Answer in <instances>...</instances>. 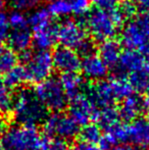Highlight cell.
<instances>
[{
    "instance_id": "obj_34",
    "label": "cell",
    "mask_w": 149,
    "mask_h": 150,
    "mask_svg": "<svg viewBox=\"0 0 149 150\" xmlns=\"http://www.w3.org/2000/svg\"><path fill=\"white\" fill-rule=\"evenodd\" d=\"M119 9H121V13L124 14L125 18H130L136 14L137 5L134 4L132 1H130V0H126V1L119 6Z\"/></svg>"
},
{
    "instance_id": "obj_44",
    "label": "cell",
    "mask_w": 149,
    "mask_h": 150,
    "mask_svg": "<svg viewBox=\"0 0 149 150\" xmlns=\"http://www.w3.org/2000/svg\"><path fill=\"white\" fill-rule=\"evenodd\" d=\"M4 7V0H0V11H2V8Z\"/></svg>"
},
{
    "instance_id": "obj_46",
    "label": "cell",
    "mask_w": 149,
    "mask_h": 150,
    "mask_svg": "<svg viewBox=\"0 0 149 150\" xmlns=\"http://www.w3.org/2000/svg\"><path fill=\"white\" fill-rule=\"evenodd\" d=\"M1 84H3V82H2L1 80H0V85H1Z\"/></svg>"
},
{
    "instance_id": "obj_5",
    "label": "cell",
    "mask_w": 149,
    "mask_h": 150,
    "mask_svg": "<svg viewBox=\"0 0 149 150\" xmlns=\"http://www.w3.org/2000/svg\"><path fill=\"white\" fill-rule=\"evenodd\" d=\"M33 92L44 107L52 112H60L68 105V97L64 92L59 79L48 78L45 81L38 83Z\"/></svg>"
},
{
    "instance_id": "obj_1",
    "label": "cell",
    "mask_w": 149,
    "mask_h": 150,
    "mask_svg": "<svg viewBox=\"0 0 149 150\" xmlns=\"http://www.w3.org/2000/svg\"><path fill=\"white\" fill-rule=\"evenodd\" d=\"M125 20L119 7H96L88 12L84 27L94 40L103 42L113 39L123 27Z\"/></svg>"
},
{
    "instance_id": "obj_36",
    "label": "cell",
    "mask_w": 149,
    "mask_h": 150,
    "mask_svg": "<svg viewBox=\"0 0 149 150\" xmlns=\"http://www.w3.org/2000/svg\"><path fill=\"white\" fill-rule=\"evenodd\" d=\"M117 0H90V2L95 4L97 7L101 8H109L113 7Z\"/></svg>"
},
{
    "instance_id": "obj_13",
    "label": "cell",
    "mask_w": 149,
    "mask_h": 150,
    "mask_svg": "<svg viewBox=\"0 0 149 150\" xmlns=\"http://www.w3.org/2000/svg\"><path fill=\"white\" fill-rule=\"evenodd\" d=\"M128 130L129 142L140 147L149 146V120L138 117L128 125Z\"/></svg>"
},
{
    "instance_id": "obj_40",
    "label": "cell",
    "mask_w": 149,
    "mask_h": 150,
    "mask_svg": "<svg viewBox=\"0 0 149 150\" xmlns=\"http://www.w3.org/2000/svg\"><path fill=\"white\" fill-rule=\"evenodd\" d=\"M5 131H6V122L2 117V115H0V137L3 136Z\"/></svg>"
},
{
    "instance_id": "obj_6",
    "label": "cell",
    "mask_w": 149,
    "mask_h": 150,
    "mask_svg": "<svg viewBox=\"0 0 149 150\" xmlns=\"http://www.w3.org/2000/svg\"><path fill=\"white\" fill-rule=\"evenodd\" d=\"M4 150H33L40 145L41 136L35 126H13L2 136Z\"/></svg>"
},
{
    "instance_id": "obj_28",
    "label": "cell",
    "mask_w": 149,
    "mask_h": 150,
    "mask_svg": "<svg viewBox=\"0 0 149 150\" xmlns=\"http://www.w3.org/2000/svg\"><path fill=\"white\" fill-rule=\"evenodd\" d=\"M42 145L46 147L48 150H68V140H64L58 137H48L41 138Z\"/></svg>"
},
{
    "instance_id": "obj_38",
    "label": "cell",
    "mask_w": 149,
    "mask_h": 150,
    "mask_svg": "<svg viewBox=\"0 0 149 150\" xmlns=\"http://www.w3.org/2000/svg\"><path fill=\"white\" fill-rule=\"evenodd\" d=\"M112 150H141L139 147L133 146L130 144H121L119 146H115Z\"/></svg>"
},
{
    "instance_id": "obj_10",
    "label": "cell",
    "mask_w": 149,
    "mask_h": 150,
    "mask_svg": "<svg viewBox=\"0 0 149 150\" xmlns=\"http://www.w3.org/2000/svg\"><path fill=\"white\" fill-rule=\"evenodd\" d=\"M53 64L60 73H78L81 69V55L72 48L59 46L52 53Z\"/></svg>"
},
{
    "instance_id": "obj_32",
    "label": "cell",
    "mask_w": 149,
    "mask_h": 150,
    "mask_svg": "<svg viewBox=\"0 0 149 150\" xmlns=\"http://www.w3.org/2000/svg\"><path fill=\"white\" fill-rule=\"evenodd\" d=\"M134 20L137 22L138 26L140 27L144 37L149 43V11H144L141 14L136 16Z\"/></svg>"
},
{
    "instance_id": "obj_27",
    "label": "cell",
    "mask_w": 149,
    "mask_h": 150,
    "mask_svg": "<svg viewBox=\"0 0 149 150\" xmlns=\"http://www.w3.org/2000/svg\"><path fill=\"white\" fill-rule=\"evenodd\" d=\"M106 134L110 135L117 143H125L129 142V130H128V125H124L119 122L117 125L113 126L112 128L105 131Z\"/></svg>"
},
{
    "instance_id": "obj_20",
    "label": "cell",
    "mask_w": 149,
    "mask_h": 150,
    "mask_svg": "<svg viewBox=\"0 0 149 150\" xmlns=\"http://www.w3.org/2000/svg\"><path fill=\"white\" fill-rule=\"evenodd\" d=\"M3 82L8 88H16L27 83L28 77L24 65H16L13 69L6 73Z\"/></svg>"
},
{
    "instance_id": "obj_41",
    "label": "cell",
    "mask_w": 149,
    "mask_h": 150,
    "mask_svg": "<svg viewBox=\"0 0 149 150\" xmlns=\"http://www.w3.org/2000/svg\"><path fill=\"white\" fill-rule=\"evenodd\" d=\"M143 111L149 119V95L143 100Z\"/></svg>"
},
{
    "instance_id": "obj_42",
    "label": "cell",
    "mask_w": 149,
    "mask_h": 150,
    "mask_svg": "<svg viewBox=\"0 0 149 150\" xmlns=\"http://www.w3.org/2000/svg\"><path fill=\"white\" fill-rule=\"evenodd\" d=\"M144 69L149 74V55L145 56V67H144Z\"/></svg>"
},
{
    "instance_id": "obj_2",
    "label": "cell",
    "mask_w": 149,
    "mask_h": 150,
    "mask_svg": "<svg viewBox=\"0 0 149 150\" xmlns=\"http://www.w3.org/2000/svg\"><path fill=\"white\" fill-rule=\"evenodd\" d=\"M133 87L129 80L117 77L108 80L96 82L89 88L88 97L97 107L112 106L117 101H123L134 94Z\"/></svg>"
},
{
    "instance_id": "obj_22",
    "label": "cell",
    "mask_w": 149,
    "mask_h": 150,
    "mask_svg": "<svg viewBox=\"0 0 149 150\" xmlns=\"http://www.w3.org/2000/svg\"><path fill=\"white\" fill-rule=\"evenodd\" d=\"M18 63V56L12 49L0 45V74L5 75Z\"/></svg>"
},
{
    "instance_id": "obj_39",
    "label": "cell",
    "mask_w": 149,
    "mask_h": 150,
    "mask_svg": "<svg viewBox=\"0 0 149 150\" xmlns=\"http://www.w3.org/2000/svg\"><path fill=\"white\" fill-rule=\"evenodd\" d=\"M137 6L144 11H149V0H136Z\"/></svg>"
},
{
    "instance_id": "obj_29",
    "label": "cell",
    "mask_w": 149,
    "mask_h": 150,
    "mask_svg": "<svg viewBox=\"0 0 149 150\" xmlns=\"http://www.w3.org/2000/svg\"><path fill=\"white\" fill-rule=\"evenodd\" d=\"M8 23L11 29H23L28 27V18H26L23 11L13 10L8 16Z\"/></svg>"
},
{
    "instance_id": "obj_11",
    "label": "cell",
    "mask_w": 149,
    "mask_h": 150,
    "mask_svg": "<svg viewBox=\"0 0 149 150\" xmlns=\"http://www.w3.org/2000/svg\"><path fill=\"white\" fill-rule=\"evenodd\" d=\"M109 67L98 54L91 53L82 60L81 71L86 79L93 82L102 81L106 78Z\"/></svg>"
},
{
    "instance_id": "obj_35",
    "label": "cell",
    "mask_w": 149,
    "mask_h": 150,
    "mask_svg": "<svg viewBox=\"0 0 149 150\" xmlns=\"http://www.w3.org/2000/svg\"><path fill=\"white\" fill-rule=\"evenodd\" d=\"M117 143L110 135L106 134L101 137V139L98 142V149L99 150H112Z\"/></svg>"
},
{
    "instance_id": "obj_18",
    "label": "cell",
    "mask_w": 149,
    "mask_h": 150,
    "mask_svg": "<svg viewBox=\"0 0 149 150\" xmlns=\"http://www.w3.org/2000/svg\"><path fill=\"white\" fill-rule=\"evenodd\" d=\"M59 82L70 99L73 98L76 95L80 94L84 85L83 78L78 73L61 74L59 78Z\"/></svg>"
},
{
    "instance_id": "obj_45",
    "label": "cell",
    "mask_w": 149,
    "mask_h": 150,
    "mask_svg": "<svg viewBox=\"0 0 149 150\" xmlns=\"http://www.w3.org/2000/svg\"><path fill=\"white\" fill-rule=\"evenodd\" d=\"M0 150H4V148H3V145H2V141H1V139H0Z\"/></svg>"
},
{
    "instance_id": "obj_33",
    "label": "cell",
    "mask_w": 149,
    "mask_h": 150,
    "mask_svg": "<svg viewBox=\"0 0 149 150\" xmlns=\"http://www.w3.org/2000/svg\"><path fill=\"white\" fill-rule=\"evenodd\" d=\"M42 1L44 0H11L12 5L16 7V9L20 10V11L33 9L37 7Z\"/></svg>"
},
{
    "instance_id": "obj_3",
    "label": "cell",
    "mask_w": 149,
    "mask_h": 150,
    "mask_svg": "<svg viewBox=\"0 0 149 150\" xmlns=\"http://www.w3.org/2000/svg\"><path fill=\"white\" fill-rule=\"evenodd\" d=\"M46 110L33 91L23 89L14 97L11 111L14 120L20 125L36 126L46 119Z\"/></svg>"
},
{
    "instance_id": "obj_19",
    "label": "cell",
    "mask_w": 149,
    "mask_h": 150,
    "mask_svg": "<svg viewBox=\"0 0 149 150\" xmlns=\"http://www.w3.org/2000/svg\"><path fill=\"white\" fill-rule=\"evenodd\" d=\"M97 122H99L100 128L104 129V131H107L108 129L121 122V115H119V109L115 108L113 105L103 107L101 110H99Z\"/></svg>"
},
{
    "instance_id": "obj_16",
    "label": "cell",
    "mask_w": 149,
    "mask_h": 150,
    "mask_svg": "<svg viewBox=\"0 0 149 150\" xmlns=\"http://www.w3.org/2000/svg\"><path fill=\"white\" fill-rule=\"evenodd\" d=\"M121 119L125 122H133L137 120L140 113L143 111V99L138 95L132 94L121 101L119 108Z\"/></svg>"
},
{
    "instance_id": "obj_30",
    "label": "cell",
    "mask_w": 149,
    "mask_h": 150,
    "mask_svg": "<svg viewBox=\"0 0 149 150\" xmlns=\"http://www.w3.org/2000/svg\"><path fill=\"white\" fill-rule=\"evenodd\" d=\"M72 12L76 16H84L90 9V0H70Z\"/></svg>"
},
{
    "instance_id": "obj_24",
    "label": "cell",
    "mask_w": 149,
    "mask_h": 150,
    "mask_svg": "<svg viewBox=\"0 0 149 150\" xmlns=\"http://www.w3.org/2000/svg\"><path fill=\"white\" fill-rule=\"evenodd\" d=\"M47 9L51 16L57 18H64L73 13L70 0H50Z\"/></svg>"
},
{
    "instance_id": "obj_43",
    "label": "cell",
    "mask_w": 149,
    "mask_h": 150,
    "mask_svg": "<svg viewBox=\"0 0 149 150\" xmlns=\"http://www.w3.org/2000/svg\"><path fill=\"white\" fill-rule=\"evenodd\" d=\"M33 150H48L47 148H46L45 146H44V145H42L41 143H40V145L38 147H36V148L35 149H33Z\"/></svg>"
},
{
    "instance_id": "obj_12",
    "label": "cell",
    "mask_w": 149,
    "mask_h": 150,
    "mask_svg": "<svg viewBox=\"0 0 149 150\" xmlns=\"http://www.w3.org/2000/svg\"><path fill=\"white\" fill-rule=\"evenodd\" d=\"M57 41V26L52 23L45 27L34 30L33 45L37 50L48 51L55 45Z\"/></svg>"
},
{
    "instance_id": "obj_8",
    "label": "cell",
    "mask_w": 149,
    "mask_h": 150,
    "mask_svg": "<svg viewBox=\"0 0 149 150\" xmlns=\"http://www.w3.org/2000/svg\"><path fill=\"white\" fill-rule=\"evenodd\" d=\"M44 132L48 137H58L70 140L79 135V126L70 115L53 112L46 117L43 125Z\"/></svg>"
},
{
    "instance_id": "obj_7",
    "label": "cell",
    "mask_w": 149,
    "mask_h": 150,
    "mask_svg": "<svg viewBox=\"0 0 149 150\" xmlns=\"http://www.w3.org/2000/svg\"><path fill=\"white\" fill-rule=\"evenodd\" d=\"M27 71L28 82L41 83L51 77L54 64L52 54L44 50L31 52L30 50L22 54Z\"/></svg>"
},
{
    "instance_id": "obj_9",
    "label": "cell",
    "mask_w": 149,
    "mask_h": 150,
    "mask_svg": "<svg viewBox=\"0 0 149 150\" xmlns=\"http://www.w3.org/2000/svg\"><path fill=\"white\" fill-rule=\"evenodd\" d=\"M70 117L76 122L78 126H86L91 122H97L99 109L91 101L88 95L82 93L71 98L68 104Z\"/></svg>"
},
{
    "instance_id": "obj_25",
    "label": "cell",
    "mask_w": 149,
    "mask_h": 150,
    "mask_svg": "<svg viewBox=\"0 0 149 150\" xmlns=\"http://www.w3.org/2000/svg\"><path fill=\"white\" fill-rule=\"evenodd\" d=\"M129 82L134 90L146 93L149 86V74L145 69L130 74Z\"/></svg>"
},
{
    "instance_id": "obj_31",
    "label": "cell",
    "mask_w": 149,
    "mask_h": 150,
    "mask_svg": "<svg viewBox=\"0 0 149 150\" xmlns=\"http://www.w3.org/2000/svg\"><path fill=\"white\" fill-rule=\"evenodd\" d=\"M10 32V26L8 23V16L3 11H0V45L7 41Z\"/></svg>"
},
{
    "instance_id": "obj_14",
    "label": "cell",
    "mask_w": 149,
    "mask_h": 150,
    "mask_svg": "<svg viewBox=\"0 0 149 150\" xmlns=\"http://www.w3.org/2000/svg\"><path fill=\"white\" fill-rule=\"evenodd\" d=\"M121 53V44L114 39L105 40L101 42L98 47V55L108 67H115L119 65Z\"/></svg>"
},
{
    "instance_id": "obj_17",
    "label": "cell",
    "mask_w": 149,
    "mask_h": 150,
    "mask_svg": "<svg viewBox=\"0 0 149 150\" xmlns=\"http://www.w3.org/2000/svg\"><path fill=\"white\" fill-rule=\"evenodd\" d=\"M119 67L123 71L130 74L142 71L145 67V55L136 50L127 49L121 53Z\"/></svg>"
},
{
    "instance_id": "obj_26",
    "label": "cell",
    "mask_w": 149,
    "mask_h": 150,
    "mask_svg": "<svg viewBox=\"0 0 149 150\" xmlns=\"http://www.w3.org/2000/svg\"><path fill=\"white\" fill-rule=\"evenodd\" d=\"M13 100L14 97L3 82V84L0 85V115H6L12 110Z\"/></svg>"
},
{
    "instance_id": "obj_37",
    "label": "cell",
    "mask_w": 149,
    "mask_h": 150,
    "mask_svg": "<svg viewBox=\"0 0 149 150\" xmlns=\"http://www.w3.org/2000/svg\"><path fill=\"white\" fill-rule=\"evenodd\" d=\"M74 150H99V149H98V146H96L95 144L80 141L79 143H77L75 145Z\"/></svg>"
},
{
    "instance_id": "obj_23",
    "label": "cell",
    "mask_w": 149,
    "mask_h": 150,
    "mask_svg": "<svg viewBox=\"0 0 149 150\" xmlns=\"http://www.w3.org/2000/svg\"><path fill=\"white\" fill-rule=\"evenodd\" d=\"M51 14L46 8H38L32 11L28 16V25L32 27L33 30L45 27L51 23Z\"/></svg>"
},
{
    "instance_id": "obj_4",
    "label": "cell",
    "mask_w": 149,
    "mask_h": 150,
    "mask_svg": "<svg viewBox=\"0 0 149 150\" xmlns=\"http://www.w3.org/2000/svg\"><path fill=\"white\" fill-rule=\"evenodd\" d=\"M57 39L61 46L72 48L84 57L93 53V44L88 39L86 28L72 18L64 20L57 26Z\"/></svg>"
},
{
    "instance_id": "obj_21",
    "label": "cell",
    "mask_w": 149,
    "mask_h": 150,
    "mask_svg": "<svg viewBox=\"0 0 149 150\" xmlns=\"http://www.w3.org/2000/svg\"><path fill=\"white\" fill-rule=\"evenodd\" d=\"M79 137L80 141L96 145L102 137L101 128L95 122H90L82 128V130L79 132Z\"/></svg>"
},
{
    "instance_id": "obj_15",
    "label": "cell",
    "mask_w": 149,
    "mask_h": 150,
    "mask_svg": "<svg viewBox=\"0 0 149 150\" xmlns=\"http://www.w3.org/2000/svg\"><path fill=\"white\" fill-rule=\"evenodd\" d=\"M7 42L10 49L23 54L29 51V48L33 44V35L29 31L28 27L23 29H12L9 32Z\"/></svg>"
}]
</instances>
